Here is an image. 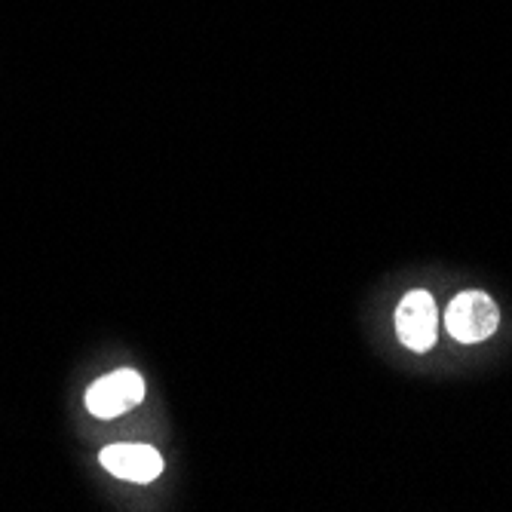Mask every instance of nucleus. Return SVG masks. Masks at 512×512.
I'll return each instance as SVG.
<instances>
[{"label": "nucleus", "instance_id": "7ed1b4c3", "mask_svg": "<svg viewBox=\"0 0 512 512\" xmlns=\"http://www.w3.org/2000/svg\"><path fill=\"white\" fill-rule=\"evenodd\" d=\"M142 399H145V378L132 368H120L86 390L89 414L102 417V421H111V417L132 411L135 405H142Z\"/></svg>", "mask_w": 512, "mask_h": 512}, {"label": "nucleus", "instance_id": "f257e3e1", "mask_svg": "<svg viewBox=\"0 0 512 512\" xmlns=\"http://www.w3.org/2000/svg\"><path fill=\"white\" fill-rule=\"evenodd\" d=\"M500 325V307L485 292H460L445 310V329L460 344H482Z\"/></svg>", "mask_w": 512, "mask_h": 512}, {"label": "nucleus", "instance_id": "f03ea898", "mask_svg": "<svg viewBox=\"0 0 512 512\" xmlns=\"http://www.w3.org/2000/svg\"><path fill=\"white\" fill-rule=\"evenodd\" d=\"M396 335L399 341L414 350V353H427L439 341V307L430 292L424 289H411L399 307H396Z\"/></svg>", "mask_w": 512, "mask_h": 512}, {"label": "nucleus", "instance_id": "20e7f679", "mask_svg": "<svg viewBox=\"0 0 512 512\" xmlns=\"http://www.w3.org/2000/svg\"><path fill=\"white\" fill-rule=\"evenodd\" d=\"M99 460L111 476L135 485H148L163 473V457L151 445H111Z\"/></svg>", "mask_w": 512, "mask_h": 512}]
</instances>
